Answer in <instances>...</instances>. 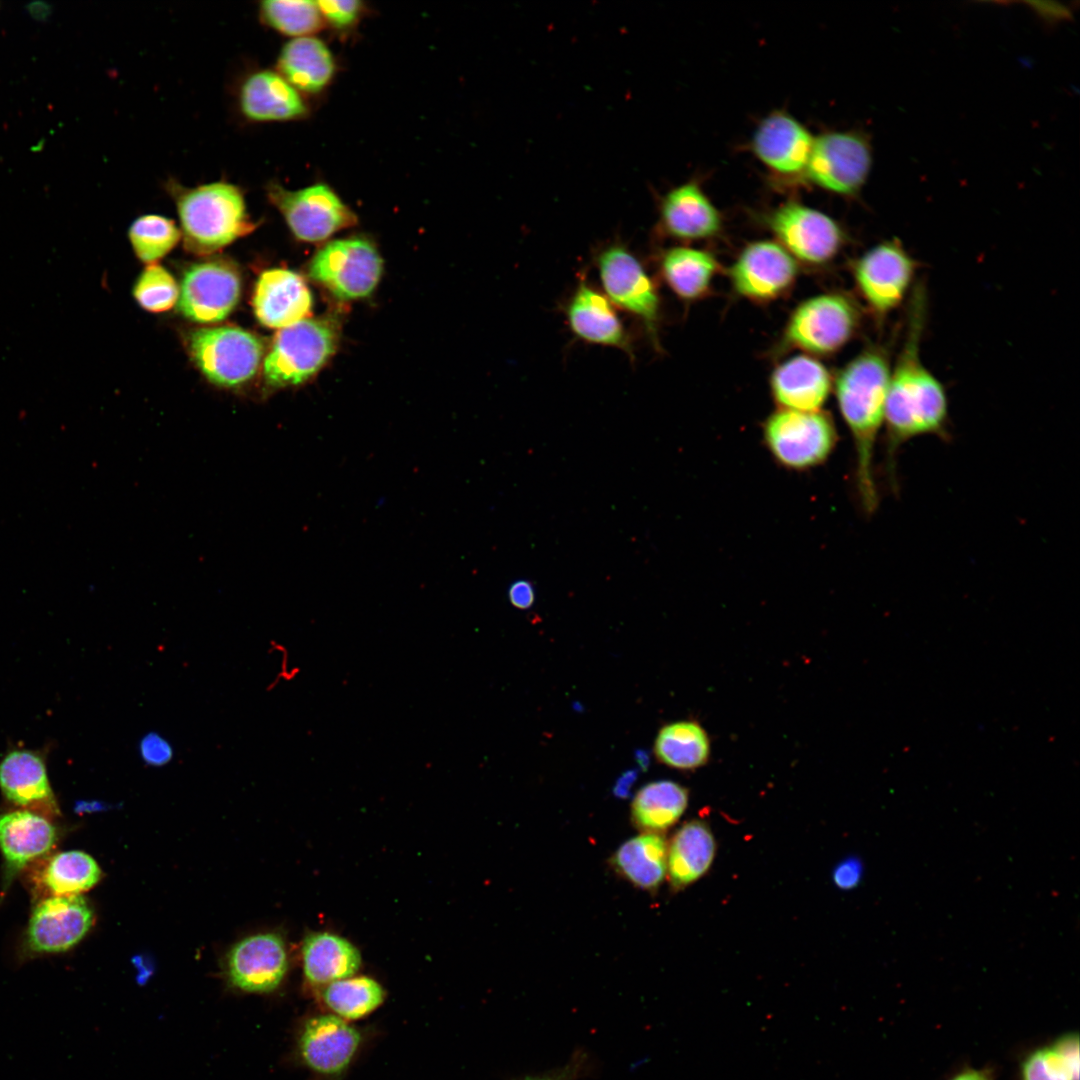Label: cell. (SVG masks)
<instances>
[{
    "mask_svg": "<svg viewBox=\"0 0 1080 1080\" xmlns=\"http://www.w3.org/2000/svg\"><path fill=\"white\" fill-rule=\"evenodd\" d=\"M926 315V289L917 283L910 295L904 341L891 368L884 409V473L894 492L900 448L920 436L944 440L949 436L946 391L921 359Z\"/></svg>",
    "mask_w": 1080,
    "mask_h": 1080,
    "instance_id": "cell-1",
    "label": "cell"
},
{
    "mask_svg": "<svg viewBox=\"0 0 1080 1080\" xmlns=\"http://www.w3.org/2000/svg\"><path fill=\"white\" fill-rule=\"evenodd\" d=\"M888 350L881 345L864 349L839 373L835 393L855 450V482L862 510L873 514L879 504L873 462L891 373Z\"/></svg>",
    "mask_w": 1080,
    "mask_h": 1080,
    "instance_id": "cell-2",
    "label": "cell"
},
{
    "mask_svg": "<svg viewBox=\"0 0 1080 1080\" xmlns=\"http://www.w3.org/2000/svg\"><path fill=\"white\" fill-rule=\"evenodd\" d=\"M165 187L176 204L184 244L191 252H215L256 227L243 190L225 179L186 187L170 178Z\"/></svg>",
    "mask_w": 1080,
    "mask_h": 1080,
    "instance_id": "cell-3",
    "label": "cell"
},
{
    "mask_svg": "<svg viewBox=\"0 0 1080 1080\" xmlns=\"http://www.w3.org/2000/svg\"><path fill=\"white\" fill-rule=\"evenodd\" d=\"M339 327L330 317L303 319L279 330L264 361V378L273 388L305 383L333 356Z\"/></svg>",
    "mask_w": 1080,
    "mask_h": 1080,
    "instance_id": "cell-4",
    "label": "cell"
},
{
    "mask_svg": "<svg viewBox=\"0 0 1080 1080\" xmlns=\"http://www.w3.org/2000/svg\"><path fill=\"white\" fill-rule=\"evenodd\" d=\"M763 439L778 464L804 471L824 463L838 437L832 419L820 410L779 409L764 423Z\"/></svg>",
    "mask_w": 1080,
    "mask_h": 1080,
    "instance_id": "cell-5",
    "label": "cell"
},
{
    "mask_svg": "<svg viewBox=\"0 0 1080 1080\" xmlns=\"http://www.w3.org/2000/svg\"><path fill=\"white\" fill-rule=\"evenodd\" d=\"M918 267L896 237L871 247L856 260L853 276L857 290L879 321L904 302Z\"/></svg>",
    "mask_w": 1080,
    "mask_h": 1080,
    "instance_id": "cell-6",
    "label": "cell"
},
{
    "mask_svg": "<svg viewBox=\"0 0 1080 1080\" xmlns=\"http://www.w3.org/2000/svg\"><path fill=\"white\" fill-rule=\"evenodd\" d=\"M860 322V310L850 297L840 293L817 295L793 311L784 331V343L813 354H830L855 335Z\"/></svg>",
    "mask_w": 1080,
    "mask_h": 1080,
    "instance_id": "cell-7",
    "label": "cell"
},
{
    "mask_svg": "<svg viewBox=\"0 0 1080 1080\" xmlns=\"http://www.w3.org/2000/svg\"><path fill=\"white\" fill-rule=\"evenodd\" d=\"M872 165L868 136L859 131H829L814 137L803 180L833 194L856 196Z\"/></svg>",
    "mask_w": 1080,
    "mask_h": 1080,
    "instance_id": "cell-8",
    "label": "cell"
},
{
    "mask_svg": "<svg viewBox=\"0 0 1080 1080\" xmlns=\"http://www.w3.org/2000/svg\"><path fill=\"white\" fill-rule=\"evenodd\" d=\"M265 189L268 200L299 240L320 242L357 223L356 214L327 184L291 190L271 181Z\"/></svg>",
    "mask_w": 1080,
    "mask_h": 1080,
    "instance_id": "cell-9",
    "label": "cell"
},
{
    "mask_svg": "<svg viewBox=\"0 0 1080 1080\" xmlns=\"http://www.w3.org/2000/svg\"><path fill=\"white\" fill-rule=\"evenodd\" d=\"M382 272L383 260L378 250L361 237L327 243L309 265L310 278L343 301L369 296Z\"/></svg>",
    "mask_w": 1080,
    "mask_h": 1080,
    "instance_id": "cell-10",
    "label": "cell"
},
{
    "mask_svg": "<svg viewBox=\"0 0 1080 1080\" xmlns=\"http://www.w3.org/2000/svg\"><path fill=\"white\" fill-rule=\"evenodd\" d=\"M189 346L193 360L206 378L230 388L249 381L263 355L258 337L233 326L199 329L190 336Z\"/></svg>",
    "mask_w": 1080,
    "mask_h": 1080,
    "instance_id": "cell-11",
    "label": "cell"
},
{
    "mask_svg": "<svg viewBox=\"0 0 1080 1080\" xmlns=\"http://www.w3.org/2000/svg\"><path fill=\"white\" fill-rule=\"evenodd\" d=\"M765 224L795 259L810 264L830 261L844 243L843 230L833 218L796 201L771 210Z\"/></svg>",
    "mask_w": 1080,
    "mask_h": 1080,
    "instance_id": "cell-12",
    "label": "cell"
},
{
    "mask_svg": "<svg viewBox=\"0 0 1080 1080\" xmlns=\"http://www.w3.org/2000/svg\"><path fill=\"white\" fill-rule=\"evenodd\" d=\"M597 266L607 299L639 318L656 341L659 297L639 260L624 246L613 244L601 251Z\"/></svg>",
    "mask_w": 1080,
    "mask_h": 1080,
    "instance_id": "cell-13",
    "label": "cell"
},
{
    "mask_svg": "<svg viewBox=\"0 0 1080 1080\" xmlns=\"http://www.w3.org/2000/svg\"><path fill=\"white\" fill-rule=\"evenodd\" d=\"M814 136L798 119L785 111L770 112L756 126L751 150L757 160L780 180L803 179Z\"/></svg>",
    "mask_w": 1080,
    "mask_h": 1080,
    "instance_id": "cell-14",
    "label": "cell"
},
{
    "mask_svg": "<svg viewBox=\"0 0 1080 1080\" xmlns=\"http://www.w3.org/2000/svg\"><path fill=\"white\" fill-rule=\"evenodd\" d=\"M238 272L223 261L191 266L184 274L178 296V311L198 323L225 319L240 297Z\"/></svg>",
    "mask_w": 1080,
    "mask_h": 1080,
    "instance_id": "cell-15",
    "label": "cell"
},
{
    "mask_svg": "<svg viewBox=\"0 0 1080 1080\" xmlns=\"http://www.w3.org/2000/svg\"><path fill=\"white\" fill-rule=\"evenodd\" d=\"M796 259L778 242L750 243L730 268L734 290L741 296L768 301L782 295L797 276Z\"/></svg>",
    "mask_w": 1080,
    "mask_h": 1080,
    "instance_id": "cell-16",
    "label": "cell"
},
{
    "mask_svg": "<svg viewBox=\"0 0 1080 1080\" xmlns=\"http://www.w3.org/2000/svg\"><path fill=\"white\" fill-rule=\"evenodd\" d=\"M93 921V911L80 894L50 896L32 912L26 931L27 946L38 954L67 951L83 939Z\"/></svg>",
    "mask_w": 1080,
    "mask_h": 1080,
    "instance_id": "cell-17",
    "label": "cell"
},
{
    "mask_svg": "<svg viewBox=\"0 0 1080 1080\" xmlns=\"http://www.w3.org/2000/svg\"><path fill=\"white\" fill-rule=\"evenodd\" d=\"M287 970L284 941L274 933L248 936L237 942L226 956V977L243 992H271L280 985Z\"/></svg>",
    "mask_w": 1080,
    "mask_h": 1080,
    "instance_id": "cell-18",
    "label": "cell"
},
{
    "mask_svg": "<svg viewBox=\"0 0 1080 1080\" xmlns=\"http://www.w3.org/2000/svg\"><path fill=\"white\" fill-rule=\"evenodd\" d=\"M236 104L252 123L286 122L305 118L309 106L303 94L273 69H255L240 80Z\"/></svg>",
    "mask_w": 1080,
    "mask_h": 1080,
    "instance_id": "cell-19",
    "label": "cell"
},
{
    "mask_svg": "<svg viewBox=\"0 0 1080 1080\" xmlns=\"http://www.w3.org/2000/svg\"><path fill=\"white\" fill-rule=\"evenodd\" d=\"M663 231L681 240H702L718 235L722 216L696 180L667 191L659 202Z\"/></svg>",
    "mask_w": 1080,
    "mask_h": 1080,
    "instance_id": "cell-20",
    "label": "cell"
},
{
    "mask_svg": "<svg viewBox=\"0 0 1080 1080\" xmlns=\"http://www.w3.org/2000/svg\"><path fill=\"white\" fill-rule=\"evenodd\" d=\"M360 1039L358 1030L341 1017L318 1015L305 1022L298 1041L299 1053L315 1072L336 1075L347 1068Z\"/></svg>",
    "mask_w": 1080,
    "mask_h": 1080,
    "instance_id": "cell-21",
    "label": "cell"
},
{
    "mask_svg": "<svg viewBox=\"0 0 1080 1080\" xmlns=\"http://www.w3.org/2000/svg\"><path fill=\"white\" fill-rule=\"evenodd\" d=\"M312 305V294L299 274L277 268L260 275L253 307L262 325L281 329L289 327L306 319Z\"/></svg>",
    "mask_w": 1080,
    "mask_h": 1080,
    "instance_id": "cell-22",
    "label": "cell"
},
{
    "mask_svg": "<svg viewBox=\"0 0 1080 1080\" xmlns=\"http://www.w3.org/2000/svg\"><path fill=\"white\" fill-rule=\"evenodd\" d=\"M0 789L4 797L24 810L55 816L58 806L46 765L37 752L14 750L0 762Z\"/></svg>",
    "mask_w": 1080,
    "mask_h": 1080,
    "instance_id": "cell-23",
    "label": "cell"
},
{
    "mask_svg": "<svg viewBox=\"0 0 1080 1080\" xmlns=\"http://www.w3.org/2000/svg\"><path fill=\"white\" fill-rule=\"evenodd\" d=\"M566 316L570 330L579 339L618 348L633 357L630 338L611 302L585 281L570 298Z\"/></svg>",
    "mask_w": 1080,
    "mask_h": 1080,
    "instance_id": "cell-24",
    "label": "cell"
},
{
    "mask_svg": "<svg viewBox=\"0 0 1080 1080\" xmlns=\"http://www.w3.org/2000/svg\"><path fill=\"white\" fill-rule=\"evenodd\" d=\"M770 383L781 409L796 411H819L831 390L828 370L807 355H797L780 364Z\"/></svg>",
    "mask_w": 1080,
    "mask_h": 1080,
    "instance_id": "cell-25",
    "label": "cell"
},
{
    "mask_svg": "<svg viewBox=\"0 0 1080 1080\" xmlns=\"http://www.w3.org/2000/svg\"><path fill=\"white\" fill-rule=\"evenodd\" d=\"M56 839L55 826L41 814L23 809L0 815V852L7 877L48 853Z\"/></svg>",
    "mask_w": 1080,
    "mask_h": 1080,
    "instance_id": "cell-26",
    "label": "cell"
},
{
    "mask_svg": "<svg viewBox=\"0 0 1080 1080\" xmlns=\"http://www.w3.org/2000/svg\"><path fill=\"white\" fill-rule=\"evenodd\" d=\"M276 71L301 94H317L333 80L336 62L322 40L314 36L298 37L281 48Z\"/></svg>",
    "mask_w": 1080,
    "mask_h": 1080,
    "instance_id": "cell-27",
    "label": "cell"
},
{
    "mask_svg": "<svg viewBox=\"0 0 1080 1080\" xmlns=\"http://www.w3.org/2000/svg\"><path fill=\"white\" fill-rule=\"evenodd\" d=\"M668 844L661 833L644 832L619 846L610 859L613 869L634 887L655 892L667 872Z\"/></svg>",
    "mask_w": 1080,
    "mask_h": 1080,
    "instance_id": "cell-28",
    "label": "cell"
},
{
    "mask_svg": "<svg viewBox=\"0 0 1080 1080\" xmlns=\"http://www.w3.org/2000/svg\"><path fill=\"white\" fill-rule=\"evenodd\" d=\"M715 852L716 842L705 822L692 820L681 826L668 848L671 887L680 890L702 877L710 868Z\"/></svg>",
    "mask_w": 1080,
    "mask_h": 1080,
    "instance_id": "cell-29",
    "label": "cell"
},
{
    "mask_svg": "<svg viewBox=\"0 0 1080 1080\" xmlns=\"http://www.w3.org/2000/svg\"><path fill=\"white\" fill-rule=\"evenodd\" d=\"M302 962L306 980L319 986L352 977L361 965V956L347 939L317 932L304 939Z\"/></svg>",
    "mask_w": 1080,
    "mask_h": 1080,
    "instance_id": "cell-30",
    "label": "cell"
},
{
    "mask_svg": "<svg viewBox=\"0 0 1080 1080\" xmlns=\"http://www.w3.org/2000/svg\"><path fill=\"white\" fill-rule=\"evenodd\" d=\"M660 271L669 288L678 297L691 301L707 292L718 271V263L714 256L705 250L678 246L663 253Z\"/></svg>",
    "mask_w": 1080,
    "mask_h": 1080,
    "instance_id": "cell-31",
    "label": "cell"
},
{
    "mask_svg": "<svg viewBox=\"0 0 1080 1080\" xmlns=\"http://www.w3.org/2000/svg\"><path fill=\"white\" fill-rule=\"evenodd\" d=\"M687 804L684 786L670 780L650 782L634 796L631 820L639 830L660 833L679 820Z\"/></svg>",
    "mask_w": 1080,
    "mask_h": 1080,
    "instance_id": "cell-32",
    "label": "cell"
},
{
    "mask_svg": "<svg viewBox=\"0 0 1080 1080\" xmlns=\"http://www.w3.org/2000/svg\"><path fill=\"white\" fill-rule=\"evenodd\" d=\"M657 760L674 769L692 770L706 764L710 741L706 731L694 721H679L664 725L654 743Z\"/></svg>",
    "mask_w": 1080,
    "mask_h": 1080,
    "instance_id": "cell-33",
    "label": "cell"
},
{
    "mask_svg": "<svg viewBox=\"0 0 1080 1080\" xmlns=\"http://www.w3.org/2000/svg\"><path fill=\"white\" fill-rule=\"evenodd\" d=\"M1019 1080H1079L1078 1033H1064L1028 1052L1019 1065Z\"/></svg>",
    "mask_w": 1080,
    "mask_h": 1080,
    "instance_id": "cell-34",
    "label": "cell"
},
{
    "mask_svg": "<svg viewBox=\"0 0 1080 1080\" xmlns=\"http://www.w3.org/2000/svg\"><path fill=\"white\" fill-rule=\"evenodd\" d=\"M100 877V867L89 854L71 850L48 859L39 881L50 896H68L89 890Z\"/></svg>",
    "mask_w": 1080,
    "mask_h": 1080,
    "instance_id": "cell-35",
    "label": "cell"
},
{
    "mask_svg": "<svg viewBox=\"0 0 1080 1080\" xmlns=\"http://www.w3.org/2000/svg\"><path fill=\"white\" fill-rule=\"evenodd\" d=\"M259 17L269 28L293 38L312 36L324 27L317 2L310 0L262 1Z\"/></svg>",
    "mask_w": 1080,
    "mask_h": 1080,
    "instance_id": "cell-36",
    "label": "cell"
},
{
    "mask_svg": "<svg viewBox=\"0 0 1080 1080\" xmlns=\"http://www.w3.org/2000/svg\"><path fill=\"white\" fill-rule=\"evenodd\" d=\"M322 998L341 1018L358 1019L375 1010L384 1000V991L372 978L349 977L328 984Z\"/></svg>",
    "mask_w": 1080,
    "mask_h": 1080,
    "instance_id": "cell-37",
    "label": "cell"
},
{
    "mask_svg": "<svg viewBox=\"0 0 1080 1080\" xmlns=\"http://www.w3.org/2000/svg\"><path fill=\"white\" fill-rule=\"evenodd\" d=\"M180 237L174 221L156 214L138 217L129 229L132 246L137 256L146 263H154L165 256Z\"/></svg>",
    "mask_w": 1080,
    "mask_h": 1080,
    "instance_id": "cell-38",
    "label": "cell"
},
{
    "mask_svg": "<svg viewBox=\"0 0 1080 1080\" xmlns=\"http://www.w3.org/2000/svg\"><path fill=\"white\" fill-rule=\"evenodd\" d=\"M138 303L151 312L171 309L178 300L179 290L172 275L159 265L148 266L134 287Z\"/></svg>",
    "mask_w": 1080,
    "mask_h": 1080,
    "instance_id": "cell-39",
    "label": "cell"
},
{
    "mask_svg": "<svg viewBox=\"0 0 1080 1080\" xmlns=\"http://www.w3.org/2000/svg\"><path fill=\"white\" fill-rule=\"evenodd\" d=\"M316 2L324 24H328L338 31L352 29L360 21L365 9L363 2L358 0H322Z\"/></svg>",
    "mask_w": 1080,
    "mask_h": 1080,
    "instance_id": "cell-40",
    "label": "cell"
},
{
    "mask_svg": "<svg viewBox=\"0 0 1080 1080\" xmlns=\"http://www.w3.org/2000/svg\"><path fill=\"white\" fill-rule=\"evenodd\" d=\"M140 760L150 767H163L174 758V747L167 737L156 731L143 734L137 745Z\"/></svg>",
    "mask_w": 1080,
    "mask_h": 1080,
    "instance_id": "cell-41",
    "label": "cell"
},
{
    "mask_svg": "<svg viewBox=\"0 0 1080 1080\" xmlns=\"http://www.w3.org/2000/svg\"><path fill=\"white\" fill-rule=\"evenodd\" d=\"M590 1068V1056L584 1050L578 1049L574 1051L564 1065L520 1080H579L590 1071Z\"/></svg>",
    "mask_w": 1080,
    "mask_h": 1080,
    "instance_id": "cell-42",
    "label": "cell"
},
{
    "mask_svg": "<svg viewBox=\"0 0 1080 1080\" xmlns=\"http://www.w3.org/2000/svg\"><path fill=\"white\" fill-rule=\"evenodd\" d=\"M863 876V864L858 857L850 856L838 863L834 868L832 879L834 884L842 890H850L858 886Z\"/></svg>",
    "mask_w": 1080,
    "mask_h": 1080,
    "instance_id": "cell-43",
    "label": "cell"
},
{
    "mask_svg": "<svg viewBox=\"0 0 1080 1080\" xmlns=\"http://www.w3.org/2000/svg\"><path fill=\"white\" fill-rule=\"evenodd\" d=\"M508 598L515 608L528 609L535 600L534 587L527 580L515 581L509 587Z\"/></svg>",
    "mask_w": 1080,
    "mask_h": 1080,
    "instance_id": "cell-44",
    "label": "cell"
},
{
    "mask_svg": "<svg viewBox=\"0 0 1080 1080\" xmlns=\"http://www.w3.org/2000/svg\"><path fill=\"white\" fill-rule=\"evenodd\" d=\"M638 771L630 769L625 771L616 780L612 792L619 799H627L631 795V789L636 782Z\"/></svg>",
    "mask_w": 1080,
    "mask_h": 1080,
    "instance_id": "cell-45",
    "label": "cell"
},
{
    "mask_svg": "<svg viewBox=\"0 0 1080 1080\" xmlns=\"http://www.w3.org/2000/svg\"><path fill=\"white\" fill-rule=\"evenodd\" d=\"M948 1080H994V1077L990 1069L964 1067Z\"/></svg>",
    "mask_w": 1080,
    "mask_h": 1080,
    "instance_id": "cell-46",
    "label": "cell"
},
{
    "mask_svg": "<svg viewBox=\"0 0 1080 1080\" xmlns=\"http://www.w3.org/2000/svg\"><path fill=\"white\" fill-rule=\"evenodd\" d=\"M635 756H636V760H637V762L639 764L640 769L646 770L648 768V766H649L648 753L646 751H644V750H638V751H636Z\"/></svg>",
    "mask_w": 1080,
    "mask_h": 1080,
    "instance_id": "cell-47",
    "label": "cell"
}]
</instances>
